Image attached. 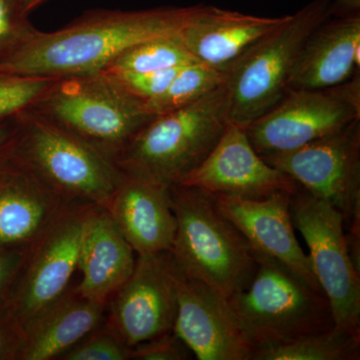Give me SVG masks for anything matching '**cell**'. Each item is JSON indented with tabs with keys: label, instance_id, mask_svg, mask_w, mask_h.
Masks as SVG:
<instances>
[{
	"label": "cell",
	"instance_id": "6da1fadb",
	"mask_svg": "<svg viewBox=\"0 0 360 360\" xmlns=\"http://www.w3.org/2000/svg\"><path fill=\"white\" fill-rule=\"evenodd\" d=\"M200 7L86 11L60 30L37 33L0 61V71L51 79L101 72L127 47L181 32Z\"/></svg>",
	"mask_w": 360,
	"mask_h": 360
},
{
	"label": "cell",
	"instance_id": "7a4b0ae2",
	"mask_svg": "<svg viewBox=\"0 0 360 360\" xmlns=\"http://www.w3.org/2000/svg\"><path fill=\"white\" fill-rule=\"evenodd\" d=\"M176 232L169 252L177 270L229 298L245 290L257 267L255 251L210 193L198 187L170 186Z\"/></svg>",
	"mask_w": 360,
	"mask_h": 360
},
{
	"label": "cell",
	"instance_id": "3957f363",
	"mask_svg": "<svg viewBox=\"0 0 360 360\" xmlns=\"http://www.w3.org/2000/svg\"><path fill=\"white\" fill-rule=\"evenodd\" d=\"M229 106L224 82L195 103L155 116L132 137L115 165L124 174L167 186L179 184L221 139L229 123Z\"/></svg>",
	"mask_w": 360,
	"mask_h": 360
},
{
	"label": "cell",
	"instance_id": "277c9868",
	"mask_svg": "<svg viewBox=\"0 0 360 360\" xmlns=\"http://www.w3.org/2000/svg\"><path fill=\"white\" fill-rule=\"evenodd\" d=\"M6 153L66 203L108 207L122 172L115 161L28 108L15 116Z\"/></svg>",
	"mask_w": 360,
	"mask_h": 360
},
{
	"label": "cell",
	"instance_id": "5b68a950",
	"mask_svg": "<svg viewBox=\"0 0 360 360\" xmlns=\"http://www.w3.org/2000/svg\"><path fill=\"white\" fill-rule=\"evenodd\" d=\"M257 270L245 290L227 298L253 352L293 342L335 326L326 295L278 260L255 253Z\"/></svg>",
	"mask_w": 360,
	"mask_h": 360
},
{
	"label": "cell",
	"instance_id": "8992f818",
	"mask_svg": "<svg viewBox=\"0 0 360 360\" xmlns=\"http://www.w3.org/2000/svg\"><path fill=\"white\" fill-rule=\"evenodd\" d=\"M33 110L115 161L155 116L110 73L54 79Z\"/></svg>",
	"mask_w": 360,
	"mask_h": 360
},
{
	"label": "cell",
	"instance_id": "52a82bcc",
	"mask_svg": "<svg viewBox=\"0 0 360 360\" xmlns=\"http://www.w3.org/2000/svg\"><path fill=\"white\" fill-rule=\"evenodd\" d=\"M331 2L312 0L224 71L229 122L245 127L283 98L303 45L315 28L330 18Z\"/></svg>",
	"mask_w": 360,
	"mask_h": 360
},
{
	"label": "cell",
	"instance_id": "ba28073f",
	"mask_svg": "<svg viewBox=\"0 0 360 360\" xmlns=\"http://www.w3.org/2000/svg\"><path fill=\"white\" fill-rule=\"evenodd\" d=\"M262 158L342 214L350 257L360 269V120L300 148Z\"/></svg>",
	"mask_w": 360,
	"mask_h": 360
},
{
	"label": "cell",
	"instance_id": "9c48e42d",
	"mask_svg": "<svg viewBox=\"0 0 360 360\" xmlns=\"http://www.w3.org/2000/svg\"><path fill=\"white\" fill-rule=\"evenodd\" d=\"M360 120V75L323 89L288 90L269 111L248 123L246 134L260 156L300 148Z\"/></svg>",
	"mask_w": 360,
	"mask_h": 360
},
{
	"label": "cell",
	"instance_id": "30bf717a",
	"mask_svg": "<svg viewBox=\"0 0 360 360\" xmlns=\"http://www.w3.org/2000/svg\"><path fill=\"white\" fill-rule=\"evenodd\" d=\"M290 208L293 226L309 246L335 326L360 335V270L350 257L342 214L302 187L291 195Z\"/></svg>",
	"mask_w": 360,
	"mask_h": 360
},
{
	"label": "cell",
	"instance_id": "8fae6325",
	"mask_svg": "<svg viewBox=\"0 0 360 360\" xmlns=\"http://www.w3.org/2000/svg\"><path fill=\"white\" fill-rule=\"evenodd\" d=\"M68 203L28 250L8 303L25 330L70 288L90 210Z\"/></svg>",
	"mask_w": 360,
	"mask_h": 360
},
{
	"label": "cell",
	"instance_id": "7c38bea8",
	"mask_svg": "<svg viewBox=\"0 0 360 360\" xmlns=\"http://www.w3.org/2000/svg\"><path fill=\"white\" fill-rule=\"evenodd\" d=\"M176 276L169 251L139 255L131 276L108 302L104 319L127 347L174 330Z\"/></svg>",
	"mask_w": 360,
	"mask_h": 360
},
{
	"label": "cell",
	"instance_id": "4fadbf2b",
	"mask_svg": "<svg viewBox=\"0 0 360 360\" xmlns=\"http://www.w3.org/2000/svg\"><path fill=\"white\" fill-rule=\"evenodd\" d=\"M179 184L198 187L212 195L248 200L293 194L302 187L265 162L251 146L245 127L232 122L210 155Z\"/></svg>",
	"mask_w": 360,
	"mask_h": 360
},
{
	"label": "cell",
	"instance_id": "5bb4252c",
	"mask_svg": "<svg viewBox=\"0 0 360 360\" xmlns=\"http://www.w3.org/2000/svg\"><path fill=\"white\" fill-rule=\"evenodd\" d=\"M177 312L174 333L198 360H251L253 349L243 338L224 296L177 270Z\"/></svg>",
	"mask_w": 360,
	"mask_h": 360
},
{
	"label": "cell",
	"instance_id": "9a60e30c",
	"mask_svg": "<svg viewBox=\"0 0 360 360\" xmlns=\"http://www.w3.org/2000/svg\"><path fill=\"white\" fill-rule=\"evenodd\" d=\"M291 195L279 193L259 200L212 196L220 212L243 232L255 253L278 260L315 290L323 292L309 255L296 238L290 215Z\"/></svg>",
	"mask_w": 360,
	"mask_h": 360
},
{
	"label": "cell",
	"instance_id": "2e32d148",
	"mask_svg": "<svg viewBox=\"0 0 360 360\" xmlns=\"http://www.w3.org/2000/svg\"><path fill=\"white\" fill-rule=\"evenodd\" d=\"M66 205L6 150L0 155V248L28 250Z\"/></svg>",
	"mask_w": 360,
	"mask_h": 360
},
{
	"label": "cell",
	"instance_id": "e0dca14e",
	"mask_svg": "<svg viewBox=\"0 0 360 360\" xmlns=\"http://www.w3.org/2000/svg\"><path fill=\"white\" fill-rule=\"evenodd\" d=\"M169 188L160 182L122 172L106 210L139 255L172 250L176 219Z\"/></svg>",
	"mask_w": 360,
	"mask_h": 360
},
{
	"label": "cell",
	"instance_id": "ac0fdd59",
	"mask_svg": "<svg viewBox=\"0 0 360 360\" xmlns=\"http://www.w3.org/2000/svg\"><path fill=\"white\" fill-rule=\"evenodd\" d=\"M262 18L200 6L179 32L187 51L198 63L224 72L253 44L288 20Z\"/></svg>",
	"mask_w": 360,
	"mask_h": 360
},
{
	"label": "cell",
	"instance_id": "d6986e66",
	"mask_svg": "<svg viewBox=\"0 0 360 360\" xmlns=\"http://www.w3.org/2000/svg\"><path fill=\"white\" fill-rule=\"evenodd\" d=\"M134 250L103 206L90 210L80 245L82 281L75 290L87 300L108 305L131 276Z\"/></svg>",
	"mask_w": 360,
	"mask_h": 360
},
{
	"label": "cell",
	"instance_id": "ffe728a7",
	"mask_svg": "<svg viewBox=\"0 0 360 360\" xmlns=\"http://www.w3.org/2000/svg\"><path fill=\"white\" fill-rule=\"evenodd\" d=\"M360 16L326 20L303 45L288 82V90L323 89L359 72Z\"/></svg>",
	"mask_w": 360,
	"mask_h": 360
},
{
	"label": "cell",
	"instance_id": "44dd1931",
	"mask_svg": "<svg viewBox=\"0 0 360 360\" xmlns=\"http://www.w3.org/2000/svg\"><path fill=\"white\" fill-rule=\"evenodd\" d=\"M108 305L87 300L70 288L26 328L21 360L58 359L101 326Z\"/></svg>",
	"mask_w": 360,
	"mask_h": 360
},
{
	"label": "cell",
	"instance_id": "7402d4cb",
	"mask_svg": "<svg viewBox=\"0 0 360 360\" xmlns=\"http://www.w3.org/2000/svg\"><path fill=\"white\" fill-rule=\"evenodd\" d=\"M360 335L333 326L328 330L253 352L251 360H359Z\"/></svg>",
	"mask_w": 360,
	"mask_h": 360
},
{
	"label": "cell",
	"instance_id": "603a6c76",
	"mask_svg": "<svg viewBox=\"0 0 360 360\" xmlns=\"http://www.w3.org/2000/svg\"><path fill=\"white\" fill-rule=\"evenodd\" d=\"M196 61L179 32L151 37L127 47L103 71L112 75L146 73L180 68Z\"/></svg>",
	"mask_w": 360,
	"mask_h": 360
},
{
	"label": "cell",
	"instance_id": "cb8c5ba5",
	"mask_svg": "<svg viewBox=\"0 0 360 360\" xmlns=\"http://www.w3.org/2000/svg\"><path fill=\"white\" fill-rule=\"evenodd\" d=\"M225 73L203 63L182 66L160 96L146 101V110L153 116L179 110L198 101L201 97L224 84Z\"/></svg>",
	"mask_w": 360,
	"mask_h": 360
},
{
	"label": "cell",
	"instance_id": "d4e9b609",
	"mask_svg": "<svg viewBox=\"0 0 360 360\" xmlns=\"http://www.w3.org/2000/svg\"><path fill=\"white\" fill-rule=\"evenodd\" d=\"M54 79L25 77L0 71V122L30 108Z\"/></svg>",
	"mask_w": 360,
	"mask_h": 360
},
{
	"label": "cell",
	"instance_id": "484cf974",
	"mask_svg": "<svg viewBox=\"0 0 360 360\" xmlns=\"http://www.w3.org/2000/svg\"><path fill=\"white\" fill-rule=\"evenodd\" d=\"M28 14L22 0H0V61L39 32L28 20Z\"/></svg>",
	"mask_w": 360,
	"mask_h": 360
},
{
	"label": "cell",
	"instance_id": "4316f807",
	"mask_svg": "<svg viewBox=\"0 0 360 360\" xmlns=\"http://www.w3.org/2000/svg\"><path fill=\"white\" fill-rule=\"evenodd\" d=\"M131 348L103 322L58 359L63 360H127Z\"/></svg>",
	"mask_w": 360,
	"mask_h": 360
},
{
	"label": "cell",
	"instance_id": "83f0119b",
	"mask_svg": "<svg viewBox=\"0 0 360 360\" xmlns=\"http://www.w3.org/2000/svg\"><path fill=\"white\" fill-rule=\"evenodd\" d=\"M193 356V352L174 330L139 343L130 352V359L136 360H187Z\"/></svg>",
	"mask_w": 360,
	"mask_h": 360
},
{
	"label": "cell",
	"instance_id": "f1b7e54d",
	"mask_svg": "<svg viewBox=\"0 0 360 360\" xmlns=\"http://www.w3.org/2000/svg\"><path fill=\"white\" fill-rule=\"evenodd\" d=\"M181 68L182 66H180L146 73H123L113 77L117 78L118 82L130 94L142 101H148L160 96Z\"/></svg>",
	"mask_w": 360,
	"mask_h": 360
},
{
	"label": "cell",
	"instance_id": "f546056e",
	"mask_svg": "<svg viewBox=\"0 0 360 360\" xmlns=\"http://www.w3.org/2000/svg\"><path fill=\"white\" fill-rule=\"evenodd\" d=\"M25 330L8 304L0 309V360H21Z\"/></svg>",
	"mask_w": 360,
	"mask_h": 360
},
{
	"label": "cell",
	"instance_id": "4dcf8cb0",
	"mask_svg": "<svg viewBox=\"0 0 360 360\" xmlns=\"http://www.w3.org/2000/svg\"><path fill=\"white\" fill-rule=\"evenodd\" d=\"M28 250L0 248V309L8 303Z\"/></svg>",
	"mask_w": 360,
	"mask_h": 360
},
{
	"label": "cell",
	"instance_id": "1f68e13d",
	"mask_svg": "<svg viewBox=\"0 0 360 360\" xmlns=\"http://www.w3.org/2000/svg\"><path fill=\"white\" fill-rule=\"evenodd\" d=\"M360 0H333L329 15L335 18H356L359 15Z\"/></svg>",
	"mask_w": 360,
	"mask_h": 360
},
{
	"label": "cell",
	"instance_id": "d6a6232c",
	"mask_svg": "<svg viewBox=\"0 0 360 360\" xmlns=\"http://www.w3.org/2000/svg\"><path fill=\"white\" fill-rule=\"evenodd\" d=\"M16 129L15 117L0 122V155L6 150Z\"/></svg>",
	"mask_w": 360,
	"mask_h": 360
},
{
	"label": "cell",
	"instance_id": "836d02e7",
	"mask_svg": "<svg viewBox=\"0 0 360 360\" xmlns=\"http://www.w3.org/2000/svg\"><path fill=\"white\" fill-rule=\"evenodd\" d=\"M46 0H22L23 6L28 13L37 8L40 4H44Z\"/></svg>",
	"mask_w": 360,
	"mask_h": 360
}]
</instances>
